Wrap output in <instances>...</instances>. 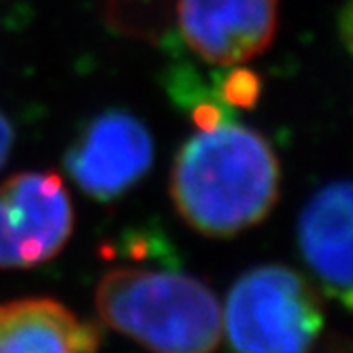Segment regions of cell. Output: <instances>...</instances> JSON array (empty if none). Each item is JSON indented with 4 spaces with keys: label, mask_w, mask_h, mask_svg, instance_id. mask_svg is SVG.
Instances as JSON below:
<instances>
[{
    "label": "cell",
    "mask_w": 353,
    "mask_h": 353,
    "mask_svg": "<svg viewBox=\"0 0 353 353\" xmlns=\"http://www.w3.org/2000/svg\"><path fill=\"white\" fill-rule=\"evenodd\" d=\"M174 15L170 0H107L109 23L128 37L156 41L168 30Z\"/></svg>",
    "instance_id": "cell-9"
},
{
    "label": "cell",
    "mask_w": 353,
    "mask_h": 353,
    "mask_svg": "<svg viewBox=\"0 0 353 353\" xmlns=\"http://www.w3.org/2000/svg\"><path fill=\"white\" fill-rule=\"evenodd\" d=\"M96 311L149 353H215L223 336L215 292L181 270L115 266L100 276Z\"/></svg>",
    "instance_id": "cell-2"
},
{
    "label": "cell",
    "mask_w": 353,
    "mask_h": 353,
    "mask_svg": "<svg viewBox=\"0 0 353 353\" xmlns=\"http://www.w3.org/2000/svg\"><path fill=\"white\" fill-rule=\"evenodd\" d=\"M13 147V125L7 119V115L0 111V168L5 166Z\"/></svg>",
    "instance_id": "cell-11"
},
{
    "label": "cell",
    "mask_w": 353,
    "mask_h": 353,
    "mask_svg": "<svg viewBox=\"0 0 353 353\" xmlns=\"http://www.w3.org/2000/svg\"><path fill=\"white\" fill-rule=\"evenodd\" d=\"M64 164L81 192L107 203L132 190L149 172L154 139L139 117L113 109L85 125Z\"/></svg>",
    "instance_id": "cell-5"
},
{
    "label": "cell",
    "mask_w": 353,
    "mask_h": 353,
    "mask_svg": "<svg viewBox=\"0 0 353 353\" xmlns=\"http://www.w3.org/2000/svg\"><path fill=\"white\" fill-rule=\"evenodd\" d=\"M281 192L272 145L254 128L219 121L200 128L179 149L170 198L192 230L230 239L262 223Z\"/></svg>",
    "instance_id": "cell-1"
},
{
    "label": "cell",
    "mask_w": 353,
    "mask_h": 353,
    "mask_svg": "<svg viewBox=\"0 0 353 353\" xmlns=\"http://www.w3.org/2000/svg\"><path fill=\"white\" fill-rule=\"evenodd\" d=\"M174 17L198 58L236 66L272 45L279 28V0H176Z\"/></svg>",
    "instance_id": "cell-6"
},
{
    "label": "cell",
    "mask_w": 353,
    "mask_h": 353,
    "mask_svg": "<svg viewBox=\"0 0 353 353\" xmlns=\"http://www.w3.org/2000/svg\"><path fill=\"white\" fill-rule=\"evenodd\" d=\"M323 323L315 285L281 264L247 270L221 307V330L236 353H309Z\"/></svg>",
    "instance_id": "cell-3"
},
{
    "label": "cell",
    "mask_w": 353,
    "mask_h": 353,
    "mask_svg": "<svg viewBox=\"0 0 353 353\" xmlns=\"http://www.w3.org/2000/svg\"><path fill=\"white\" fill-rule=\"evenodd\" d=\"M298 245L321 288L351 302V183L323 185L305 207L298 221Z\"/></svg>",
    "instance_id": "cell-7"
},
{
    "label": "cell",
    "mask_w": 353,
    "mask_h": 353,
    "mask_svg": "<svg viewBox=\"0 0 353 353\" xmlns=\"http://www.w3.org/2000/svg\"><path fill=\"white\" fill-rule=\"evenodd\" d=\"M98 349L100 327L54 298L0 302V353H96Z\"/></svg>",
    "instance_id": "cell-8"
},
{
    "label": "cell",
    "mask_w": 353,
    "mask_h": 353,
    "mask_svg": "<svg viewBox=\"0 0 353 353\" xmlns=\"http://www.w3.org/2000/svg\"><path fill=\"white\" fill-rule=\"evenodd\" d=\"M74 228V209L56 172H17L0 183V268L52 262Z\"/></svg>",
    "instance_id": "cell-4"
},
{
    "label": "cell",
    "mask_w": 353,
    "mask_h": 353,
    "mask_svg": "<svg viewBox=\"0 0 353 353\" xmlns=\"http://www.w3.org/2000/svg\"><path fill=\"white\" fill-rule=\"evenodd\" d=\"M260 92V77L247 68H234L219 83V98L236 109H251L258 103Z\"/></svg>",
    "instance_id": "cell-10"
}]
</instances>
